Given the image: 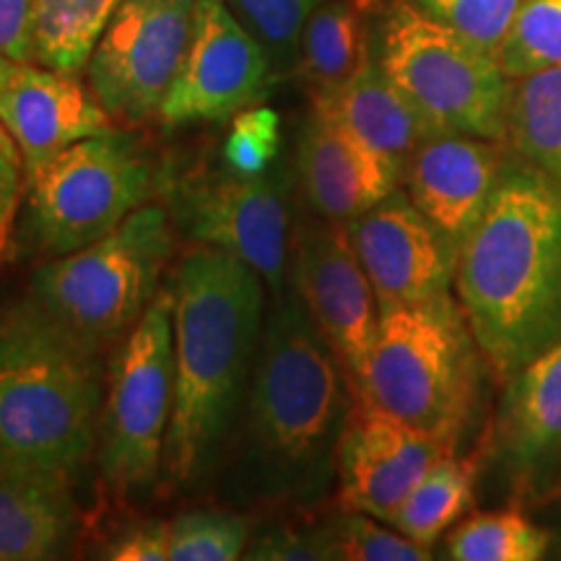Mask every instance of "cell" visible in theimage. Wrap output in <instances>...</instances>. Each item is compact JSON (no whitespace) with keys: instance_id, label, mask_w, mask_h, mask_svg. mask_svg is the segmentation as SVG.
Here are the masks:
<instances>
[{"instance_id":"18","label":"cell","mask_w":561,"mask_h":561,"mask_svg":"<svg viewBox=\"0 0 561 561\" xmlns=\"http://www.w3.org/2000/svg\"><path fill=\"white\" fill-rule=\"evenodd\" d=\"M502 178L496 140L437 133L419 146L403 180L409 198L455 252L486 210Z\"/></svg>"},{"instance_id":"8","label":"cell","mask_w":561,"mask_h":561,"mask_svg":"<svg viewBox=\"0 0 561 561\" xmlns=\"http://www.w3.org/2000/svg\"><path fill=\"white\" fill-rule=\"evenodd\" d=\"M172 291L159 289L112 356L96 437V460L107 486L138 500L161 476L174 398Z\"/></svg>"},{"instance_id":"19","label":"cell","mask_w":561,"mask_h":561,"mask_svg":"<svg viewBox=\"0 0 561 561\" xmlns=\"http://www.w3.org/2000/svg\"><path fill=\"white\" fill-rule=\"evenodd\" d=\"M322 104H328L364 144L388 159L401 178L419 146L439 133L388 79L371 45L346 87Z\"/></svg>"},{"instance_id":"36","label":"cell","mask_w":561,"mask_h":561,"mask_svg":"<svg viewBox=\"0 0 561 561\" xmlns=\"http://www.w3.org/2000/svg\"><path fill=\"white\" fill-rule=\"evenodd\" d=\"M32 9L34 0H0V55L32 60Z\"/></svg>"},{"instance_id":"22","label":"cell","mask_w":561,"mask_h":561,"mask_svg":"<svg viewBox=\"0 0 561 561\" xmlns=\"http://www.w3.org/2000/svg\"><path fill=\"white\" fill-rule=\"evenodd\" d=\"M364 13L351 0H325L307 19L299 37L297 68L310 102H328L356 73L371 39Z\"/></svg>"},{"instance_id":"17","label":"cell","mask_w":561,"mask_h":561,"mask_svg":"<svg viewBox=\"0 0 561 561\" xmlns=\"http://www.w3.org/2000/svg\"><path fill=\"white\" fill-rule=\"evenodd\" d=\"M0 123L19 144L26 182L68 146L115 128V121L79 76L32 60L13 62L0 83Z\"/></svg>"},{"instance_id":"30","label":"cell","mask_w":561,"mask_h":561,"mask_svg":"<svg viewBox=\"0 0 561 561\" xmlns=\"http://www.w3.org/2000/svg\"><path fill=\"white\" fill-rule=\"evenodd\" d=\"M331 525L335 559L346 561H430L432 551L413 543L390 523L346 510Z\"/></svg>"},{"instance_id":"26","label":"cell","mask_w":561,"mask_h":561,"mask_svg":"<svg viewBox=\"0 0 561 561\" xmlns=\"http://www.w3.org/2000/svg\"><path fill=\"white\" fill-rule=\"evenodd\" d=\"M549 533L523 512H481L460 523L445 543L453 561H538L549 551Z\"/></svg>"},{"instance_id":"11","label":"cell","mask_w":561,"mask_h":561,"mask_svg":"<svg viewBox=\"0 0 561 561\" xmlns=\"http://www.w3.org/2000/svg\"><path fill=\"white\" fill-rule=\"evenodd\" d=\"M195 0H123L91 53L89 89L117 125L159 117L191 45Z\"/></svg>"},{"instance_id":"21","label":"cell","mask_w":561,"mask_h":561,"mask_svg":"<svg viewBox=\"0 0 561 561\" xmlns=\"http://www.w3.org/2000/svg\"><path fill=\"white\" fill-rule=\"evenodd\" d=\"M504 439L525 468L561 450V341L512 377Z\"/></svg>"},{"instance_id":"28","label":"cell","mask_w":561,"mask_h":561,"mask_svg":"<svg viewBox=\"0 0 561 561\" xmlns=\"http://www.w3.org/2000/svg\"><path fill=\"white\" fill-rule=\"evenodd\" d=\"M229 11L261 39L276 76L297 66L299 37L307 19L325 0H224Z\"/></svg>"},{"instance_id":"3","label":"cell","mask_w":561,"mask_h":561,"mask_svg":"<svg viewBox=\"0 0 561 561\" xmlns=\"http://www.w3.org/2000/svg\"><path fill=\"white\" fill-rule=\"evenodd\" d=\"M481 356L504 380L561 341V187L507 167L455 265Z\"/></svg>"},{"instance_id":"23","label":"cell","mask_w":561,"mask_h":561,"mask_svg":"<svg viewBox=\"0 0 561 561\" xmlns=\"http://www.w3.org/2000/svg\"><path fill=\"white\" fill-rule=\"evenodd\" d=\"M123 0H34L32 62L81 76Z\"/></svg>"},{"instance_id":"15","label":"cell","mask_w":561,"mask_h":561,"mask_svg":"<svg viewBox=\"0 0 561 561\" xmlns=\"http://www.w3.org/2000/svg\"><path fill=\"white\" fill-rule=\"evenodd\" d=\"M346 231L380 310L450 294L458 252L413 206L409 193L392 191L377 206L346 221Z\"/></svg>"},{"instance_id":"12","label":"cell","mask_w":561,"mask_h":561,"mask_svg":"<svg viewBox=\"0 0 561 561\" xmlns=\"http://www.w3.org/2000/svg\"><path fill=\"white\" fill-rule=\"evenodd\" d=\"M291 284L305 312L359 392L380 328V305L348 240L346 224L299 221L291 237Z\"/></svg>"},{"instance_id":"20","label":"cell","mask_w":561,"mask_h":561,"mask_svg":"<svg viewBox=\"0 0 561 561\" xmlns=\"http://www.w3.org/2000/svg\"><path fill=\"white\" fill-rule=\"evenodd\" d=\"M73 483L0 468V561L60 559L76 536Z\"/></svg>"},{"instance_id":"2","label":"cell","mask_w":561,"mask_h":561,"mask_svg":"<svg viewBox=\"0 0 561 561\" xmlns=\"http://www.w3.org/2000/svg\"><path fill=\"white\" fill-rule=\"evenodd\" d=\"M265 280L229 252L198 244L174 276V398L161 476L206 479L229 445L265 325Z\"/></svg>"},{"instance_id":"1","label":"cell","mask_w":561,"mask_h":561,"mask_svg":"<svg viewBox=\"0 0 561 561\" xmlns=\"http://www.w3.org/2000/svg\"><path fill=\"white\" fill-rule=\"evenodd\" d=\"M354 388L297 294L273 297L252 367L229 489L240 502L312 507L335 481Z\"/></svg>"},{"instance_id":"25","label":"cell","mask_w":561,"mask_h":561,"mask_svg":"<svg viewBox=\"0 0 561 561\" xmlns=\"http://www.w3.org/2000/svg\"><path fill=\"white\" fill-rule=\"evenodd\" d=\"M507 136L533 170L561 187V66L515 81Z\"/></svg>"},{"instance_id":"14","label":"cell","mask_w":561,"mask_h":561,"mask_svg":"<svg viewBox=\"0 0 561 561\" xmlns=\"http://www.w3.org/2000/svg\"><path fill=\"white\" fill-rule=\"evenodd\" d=\"M450 453L453 442L421 432L354 392L335 462L343 510L390 523L424 473Z\"/></svg>"},{"instance_id":"35","label":"cell","mask_w":561,"mask_h":561,"mask_svg":"<svg viewBox=\"0 0 561 561\" xmlns=\"http://www.w3.org/2000/svg\"><path fill=\"white\" fill-rule=\"evenodd\" d=\"M112 561H170V523L146 520L130 525L104 549Z\"/></svg>"},{"instance_id":"34","label":"cell","mask_w":561,"mask_h":561,"mask_svg":"<svg viewBox=\"0 0 561 561\" xmlns=\"http://www.w3.org/2000/svg\"><path fill=\"white\" fill-rule=\"evenodd\" d=\"M26 182V167L19 144L0 123V255L9 250L11 227L16 219L21 191Z\"/></svg>"},{"instance_id":"16","label":"cell","mask_w":561,"mask_h":561,"mask_svg":"<svg viewBox=\"0 0 561 561\" xmlns=\"http://www.w3.org/2000/svg\"><path fill=\"white\" fill-rule=\"evenodd\" d=\"M299 130L297 180L314 216L346 224L398 191L401 172L322 102Z\"/></svg>"},{"instance_id":"32","label":"cell","mask_w":561,"mask_h":561,"mask_svg":"<svg viewBox=\"0 0 561 561\" xmlns=\"http://www.w3.org/2000/svg\"><path fill=\"white\" fill-rule=\"evenodd\" d=\"M413 3L439 24L450 26L453 32L496 55L523 0H413Z\"/></svg>"},{"instance_id":"24","label":"cell","mask_w":561,"mask_h":561,"mask_svg":"<svg viewBox=\"0 0 561 561\" xmlns=\"http://www.w3.org/2000/svg\"><path fill=\"white\" fill-rule=\"evenodd\" d=\"M473 481L476 460H460L455 453L445 455L413 486L390 525L413 543L432 551L434 543L471 507Z\"/></svg>"},{"instance_id":"38","label":"cell","mask_w":561,"mask_h":561,"mask_svg":"<svg viewBox=\"0 0 561 561\" xmlns=\"http://www.w3.org/2000/svg\"><path fill=\"white\" fill-rule=\"evenodd\" d=\"M351 3H354L356 9H359L362 13H369L371 9H375L377 3H380V0H351Z\"/></svg>"},{"instance_id":"13","label":"cell","mask_w":561,"mask_h":561,"mask_svg":"<svg viewBox=\"0 0 561 561\" xmlns=\"http://www.w3.org/2000/svg\"><path fill=\"white\" fill-rule=\"evenodd\" d=\"M276 79L271 55L224 0H195L191 45L159 121L170 128L227 123L237 112L263 102Z\"/></svg>"},{"instance_id":"33","label":"cell","mask_w":561,"mask_h":561,"mask_svg":"<svg viewBox=\"0 0 561 561\" xmlns=\"http://www.w3.org/2000/svg\"><path fill=\"white\" fill-rule=\"evenodd\" d=\"M250 561H333L331 525H307V528H280L265 530L248 543L244 557Z\"/></svg>"},{"instance_id":"9","label":"cell","mask_w":561,"mask_h":561,"mask_svg":"<svg viewBox=\"0 0 561 561\" xmlns=\"http://www.w3.org/2000/svg\"><path fill=\"white\" fill-rule=\"evenodd\" d=\"M30 231L60 257L102 240L153 195V167L121 130L83 138L26 182Z\"/></svg>"},{"instance_id":"29","label":"cell","mask_w":561,"mask_h":561,"mask_svg":"<svg viewBox=\"0 0 561 561\" xmlns=\"http://www.w3.org/2000/svg\"><path fill=\"white\" fill-rule=\"evenodd\" d=\"M248 543L250 523L231 512L198 510L170 520V561H237Z\"/></svg>"},{"instance_id":"37","label":"cell","mask_w":561,"mask_h":561,"mask_svg":"<svg viewBox=\"0 0 561 561\" xmlns=\"http://www.w3.org/2000/svg\"><path fill=\"white\" fill-rule=\"evenodd\" d=\"M13 62H16V60H11V58H5V55H0V83H3L5 76L11 73Z\"/></svg>"},{"instance_id":"10","label":"cell","mask_w":561,"mask_h":561,"mask_svg":"<svg viewBox=\"0 0 561 561\" xmlns=\"http://www.w3.org/2000/svg\"><path fill=\"white\" fill-rule=\"evenodd\" d=\"M291 174L284 164L257 178L221 172L187 174L172 193L174 224L195 244L224 250L261 273L273 297L289 268Z\"/></svg>"},{"instance_id":"31","label":"cell","mask_w":561,"mask_h":561,"mask_svg":"<svg viewBox=\"0 0 561 561\" xmlns=\"http://www.w3.org/2000/svg\"><path fill=\"white\" fill-rule=\"evenodd\" d=\"M280 117L273 107L252 104L231 117L227 140L221 146L224 167L242 178H257L278 164Z\"/></svg>"},{"instance_id":"5","label":"cell","mask_w":561,"mask_h":561,"mask_svg":"<svg viewBox=\"0 0 561 561\" xmlns=\"http://www.w3.org/2000/svg\"><path fill=\"white\" fill-rule=\"evenodd\" d=\"M479 354L450 294L388 307L359 392L405 424L458 445L479 396Z\"/></svg>"},{"instance_id":"4","label":"cell","mask_w":561,"mask_h":561,"mask_svg":"<svg viewBox=\"0 0 561 561\" xmlns=\"http://www.w3.org/2000/svg\"><path fill=\"white\" fill-rule=\"evenodd\" d=\"M100 348L34 297L0 305V468L73 483L104 401Z\"/></svg>"},{"instance_id":"6","label":"cell","mask_w":561,"mask_h":561,"mask_svg":"<svg viewBox=\"0 0 561 561\" xmlns=\"http://www.w3.org/2000/svg\"><path fill=\"white\" fill-rule=\"evenodd\" d=\"M375 58L439 133L502 140L512 79L500 58L439 24L413 0H388L377 24Z\"/></svg>"},{"instance_id":"7","label":"cell","mask_w":561,"mask_h":561,"mask_svg":"<svg viewBox=\"0 0 561 561\" xmlns=\"http://www.w3.org/2000/svg\"><path fill=\"white\" fill-rule=\"evenodd\" d=\"M172 252L170 214L144 203L102 240L42 265L32 294L62 325L100 348L128 335L144 318Z\"/></svg>"},{"instance_id":"27","label":"cell","mask_w":561,"mask_h":561,"mask_svg":"<svg viewBox=\"0 0 561 561\" xmlns=\"http://www.w3.org/2000/svg\"><path fill=\"white\" fill-rule=\"evenodd\" d=\"M496 58L512 81L561 66V0H523Z\"/></svg>"}]
</instances>
